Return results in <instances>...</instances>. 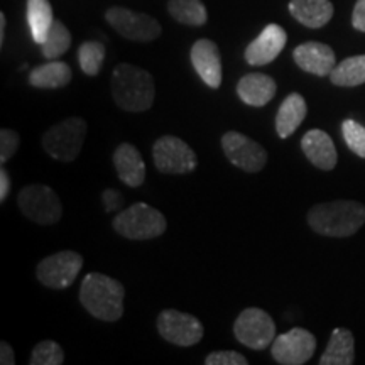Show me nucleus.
<instances>
[{
    "label": "nucleus",
    "instance_id": "obj_34",
    "mask_svg": "<svg viewBox=\"0 0 365 365\" xmlns=\"http://www.w3.org/2000/svg\"><path fill=\"white\" fill-rule=\"evenodd\" d=\"M352 26L360 33H365V0H357L352 14Z\"/></svg>",
    "mask_w": 365,
    "mask_h": 365
},
{
    "label": "nucleus",
    "instance_id": "obj_24",
    "mask_svg": "<svg viewBox=\"0 0 365 365\" xmlns=\"http://www.w3.org/2000/svg\"><path fill=\"white\" fill-rule=\"evenodd\" d=\"M53 22L54 17L49 0H27V24L34 43L39 46L44 43Z\"/></svg>",
    "mask_w": 365,
    "mask_h": 365
},
{
    "label": "nucleus",
    "instance_id": "obj_23",
    "mask_svg": "<svg viewBox=\"0 0 365 365\" xmlns=\"http://www.w3.org/2000/svg\"><path fill=\"white\" fill-rule=\"evenodd\" d=\"M71 81V68L63 61L51 59L46 65L36 66L29 75V85L34 88L54 90L66 86Z\"/></svg>",
    "mask_w": 365,
    "mask_h": 365
},
{
    "label": "nucleus",
    "instance_id": "obj_4",
    "mask_svg": "<svg viewBox=\"0 0 365 365\" xmlns=\"http://www.w3.org/2000/svg\"><path fill=\"white\" fill-rule=\"evenodd\" d=\"M113 230L129 240H150L166 232L168 222L159 210L135 203L120 212L112 222Z\"/></svg>",
    "mask_w": 365,
    "mask_h": 365
},
{
    "label": "nucleus",
    "instance_id": "obj_1",
    "mask_svg": "<svg viewBox=\"0 0 365 365\" xmlns=\"http://www.w3.org/2000/svg\"><path fill=\"white\" fill-rule=\"evenodd\" d=\"M124 298V286L105 274H86L81 282L80 303L91 317L102 322H118L122 318Z\"/></svg>",
    "mask_w": 365,
    "mask_h": 365
},
{
    "label": "nucleus",
    "instance_id": "obj_31",
    "mask_svg": "<svg viewBox=\"0 0 365 365\" xmlns=\"http://www.w3.org/2000/svg\"><path fill=\"white\" fill-rule=\"evenodd\" d=\"M21 145V137L16 130L2 129L0 130V163L6 164L11 161L14 154Z\"/></svg>",
    "mask_w": 365,
    "mask_h": 365
},
{
    "label": "nucleus",
    "instance_id": "obj_19",
    "mask_svg": "<svg viewBox=\"0 0 365 365\" xmlns=\"http://www.w3.org/2000/svg\"><path fill=\"white\" fill-rule=\"evenodd\" d=\"M277 85L274 78L264 73H250V75L242 76L239 85H237V95L242 102L250 107H264L276 95Z\"/></svg>",
    "mask_w": 365,
    "mask_h": 365
},
{
    "label": "nucleus",
    "instance_id": "obj_36",
    "mask_svg": "<svg viewBox=\"0 0 365 365\" xmlns=\"http://www.w3.org/2000/svg\"><path fill=\"white\" fill-rule=\"evenodd\" d=\"M9 191H11V178H9L7 171H0V202H6Z\"/></svg>",
    "mask_w": 365,
    "mask_h": 365
},
{
    "label": "nucleus",
    "instance_id": "obj_22",
    "mask_svg": "<svg viewBox=\"0 0 365 365\" xmlns=\"http://www.w3.org/2000/svg\"><path fill=\"white\" fill-rule=\"evenodd\" d=\"M355 360V340L352 331L346 328L333 330L325 354L319 359V365H352Z\"/></svg>",
    "mask_w": 365,
    "mask_h": 365
},
{
    "label": "nucleus",
    "instance_id": "obj_5",
    "mask_svg": "<svg viewBox=\"0 0 365 365\" xmlns=\"http://www.w3.org/2000/svg\"><path fill=\"white\" fill-rule=\"evenodd\" d=\"M88 125L83 118L70 117L53 125L43 135V148L46 153L58 161H75L83 148Z\"/></svg>",
    "mask_w": 365,
    "mask_h": 365
},
{
    "label": "nucleus",
    "instance_id": "obj_17",
    "mask_svg": "<svg viewBox=\"0 0 365 365\" xmlns=\"http://www.w3.org/2000/svg\"><path fill=\"white\" fill-rule=\"evenodd\" d=\"M301 149H303L304 156L309 159V163L318 170L331 171L339 161L331 137L322 129L308 130L301 139Z\"/></svg>",
    "mask_w": 365,
    "mask_h": 365
},
{
    "label": "nucleus",
    "instance_id": "obj_25",
    "mask_svg": "<svg viewBox=\"0 0 365 365\" xmlns=\"http://www.w3.org/2000/svg\"><path fill=\"white\" fill-rule=\"evenodd\" d=\"M330 80L333 85L345 86V88H352L365 83V54L360 56L346 58L344 61L335 66L331 71Z\"/></svg>",
    "mask_w": 365,
    "mask_h": 365
},
{
    "label": "nucleus",
    "instance_id": "obj_12",
    "mask_svg": "<svg viewBox=\"0 0 365 365\" xmlns=\"http://www.w3.org/2000/svg\"><path fill=\"white\" fill-rule=\"evenodd\" d=\"M222 148L228 161L245 173H259L267 164L266 149L240 132L230 130L223 134Z\"/></svg>",
    "mask_w": 365,
    "mask_h": 365
},
{
    "label": "nucleus",
    "instance_id": "obj_11",
    "mask_svg": "<svg viewBox=\"0 0 365 365\" xmlns=\"http://www.w3.org/2000/svg\"><path fill=\"white\" fill-rule=\"evenodd\" d=\"M158 331L164 340L178 346H191L202 341L205 328L193 314L164 309L158 317Z\"/></svg>",
    "mask_w": 365,
    "mask_h": 365
},
{
    "label": "nucleus",
    "instance_id": "obj_35",
    "mask_svg": "<svg viewBox=\"0 0 365 365\" xmlns=\"http://www.w3.org/2000/svg\"><path fill=\"white\" fill-rule=\"evenodd\" d=\"M0 364L2 365H14L16 364V355H14L12 346L7 341L0 344Z\"/></svg>",
    "mask_w": 365,
    "mask_h": 365
},
{
    "label": "nucleus",
    "instance_id": "obj_6",
    "mask_svg": "<svg viewBox=\"0 0 365 365\" xmlns=\"http://www.w3.org/2000/svg\"><path fill=\"white\" fill-rule=\"evenodd\" d=\"M17 205L24 217L39 225H54L63 217L61 200L46 185H29L22 188L17 196Z\"/></svg>",
    "mask_w": 365,
    "mask_h": 365
},
{
    "label": "nucleus",
    "instance_id": "obj_20",
    "mask_svg": "<svg viewBox=\"0 0 365 365\" xmlns=\"http://www.w3.org/2000/svg\"><path fill=\"white\" fill-rule=\"evenodd\" d=\"M289 12L299 24L319 29L331 21L333 4L330 0H291Z\"/></svg>",
    "mask_w": 365,
    "mask_h": 365
},
{
    "label": "nucleus",
    "instance_id": "obj_14",
    "mask_svg": "<svg viewBox=\"0 0 365 365\" xmlns=\"http://www.w3.org/2000/svg\"><path fill=\"white\" fill-rule=\"evenodd\" d=\"M287 41L286 31L277 24H269L262 33L245 48V61L252 66H264L272 63L284 49Z\"/></svg>",
    "mask_w": 365,
    "mask_h": 365
},
{
    "label": "nucleus",
    "instance_id": "obj_27",
    "mask_svg": "<svg viewBox=\"0 0 365 365\" xmlns=\"http://www.w3.org/2000/svg\"><path fill=\"white\" fill-rule=\"evenodd\" d=\"M71 46V34L61 21H54L46 41L41 44V53L46 59H56L63 56Z\"/></svg>",
    "mask_w": 365,
    "mask_h": 365
},
{
    "label": "nucleus",
    "instance_id": "obj_21",
    "mask_svg": "<svg viewBox=\"0 0 365 365\" xmlns=\"http://www.w3.org/2000/svg\"><path fill=\"white\" fill-rule=\"evenodd\" d=\"M307 100L301 97L299 93L287 95L284 102L281 103L276 115L277 135H279L281 139H287L289 135H293L296 129H298V127L303 124L304 118H307Z\"/></svg>",
    "mask_w": 365,
    "mask_h": 365
},
{
    "label": "nucleus",
    "instance_id": "obj_8",
    "mask_svg": "<svg viewBox=\"0 0 365 365\" xmlns=\"http://www.w3.org/2000/svg\"><path fill=\"white\" fill-rule=\"evenodd\" d=\"M83 267V257L73 250L48 255L38 264L36 276L39 282L49 289H66L76 281Z\"/></svg>",
    "mask_w": 365,
    "mask_h": 365
},
{
    "label": "nucleus",
    "instance_id": "obj_29",
    "mask_svg": "<svg viewBox=\"0 0 365 365\" xmlns=\"http://www.w3.org/2000/svg\"><path fill=\"white\" fill-rule=\"evenodd\" d=\"M65 362V352L61 345L53 340L39 341L31 354V365H61Z\"/></svg>",
    "mask_w": 365,
    "mask_h": 365
},
{
    "label": "nucleus",
    "instance_id": "obj_18",
    "mask_svg": "<svg viewBox=\"0 0 365 365\" xmlns=\"http://www.w3.org/2000/svg\"><path fill=\"white\" fill-rule=\"evenodd\" d=\"M113 166L122 182L130 188H139L145 180V163L135 145L120 144L113 153Z\"/></svg>",
    "mask_w": 365,
    "mask_h": 365
},
{
    "label": "nucleus",
    "instance_id": "obj_16",
    "mask_svg": "<svg viewBox=\"0 0 365 365\" xmlns=\"http://www.w3.org/2000/svg\"><path fill=\"white\" fill-rule=\"evenodd\" d=\"M293 58L301 70L317 76H328L336 66V58L328 44L309 41L294 49Z\"/></svg>",
    "mask_w": 365,
    "mask_h": 365
},
{
    "label": "nucleus",
    "instance_id": "obj_15",
    "mask_svg": "<svg viewBox=\"0 0 365 365\" xmlns=\"http://www.w3.org/2000/svg\"><path fill=\"white\" fill-rule=\"evenodd\" d=\"M191 65L200 78L210 88L217 90L222 85V58L218 46L210 39H198L191 48Z\"/></svg>",
    "mask_w": 365,
    "mask_h": 365
},
{
    "label": "nucleus",
    "instance_id": "obj_13",
    "mask_svg": "<svg viewBox=\"0 0 365 365\" xmlns=\"http://www.w3.org/2000/svg\"><path fill=\"white\" fill-rule=\"evenodd\" d=\"M317 350V339L304 328L281 333L271 345L272 359L281 365H303L309 362Z\"/></svg>",
    "mask_w": 365,
    "mask_h": 365
},
{
    "label": "nucleus",
    "instance_id": "obj_37",
    "mask_svg": "<svg viewBox=\"0 0 365 365\" xmlns=\"http://www.w3.org/2000/svg\"><path fill=\"white\" fill-rule=\"evenodd\" d=\"M6 14L0 12V46L4 44V39H6Z\"/></svg>",
    "mask_w": 365,
    "mask_h": 365
},
{
    "label": "nucleus",
    "instance_id": "obj_9",
    "mask_svg": "<svg viewBox=\"0 0 365 365\" xmlns=\"http://www.w3.org/2000/svg\"><path fill=\"white\" fill-rule=\"evenodd\" d=\"M234 335L242 345L252 350H264L276 339V325L271 314L264 309L247 308L235 319Z\"/></svg>",
    "mask_w": 365,
    "mask_h": 365
},
{
    "label": "nucleus",
    "instance_id": "obj_2",
    "mask_svg": "<svg viewBox=\"0 0 365 365\" xmlns=\"http://www.w3.org/2000/svg\"><path fill=\"white\" fill-rule=\"evenodd\" d=\"M112 97L122 110L145 112L153 107L156 86L149 71L120 63L112 73Z\"/></svg>",
    "mask_w": 365,
    "mask_h": 365
},
{
    "label": "nucleus",
    "instance_id": "obj_7",
    "mask_svg": "<svg viewBox=\"0 0 365 365\" xmlns=\"http://www.w3.org/2000/svg\"><path fill=\"white\" fill-rule=\"evenodd\" d=\"M153 159L164 175H188L198 166L195 150L175 135H164L154 143Z\"/></svg>",
    "mask_w": 365,
    "mask_h": 365
},
{
    "label": "nucleus",
    "instance_id": "obj_28",
    "mask_svg": "<svg viewBox=\"0 0 365 365\" xmlns=\"http://www.w3.org/2000/svg\"><path fill=\"white\" fill-rule=\"evenodd\" d=\"M105 59V46L98 41H88L83 43L78 49V61L80 68L85 75L97 76L102 70Z\"/></svg>",
    "mask_w": 365,
    "mask_h": 365
},
{
    "label": "nucleus",
    "instance_id": "obj_32",
    "mask_svg": "<svg viewBox=\"0 0 365 365\" xmlns=\"http://www.w3.org/2000/svg\"><path fill=\"white\" fill-rule=\"evenodd\" d=\"M207 365H247L249 360L234 350H223V352H213L205 359Z\"/></svg>",
    "mask_w": 365,
    "mask_h": 365
},
{
    "label": "nucleus",
    "instance_id": "obj_30",
    "mask_svg": "<svg viewBox=\"0 0 365 365\" xmlns=\"http://www.w3.org/2000/svg\"><path fill=\"white\" fill-rule=\"evenodd\" d=\"M341 135H344L345 144L354 154L365 159V127L359 122L346 118L341 124Z\"/></svg>",
    "mask_w": 365,
    "mask_h": 365
},
{
    "label": "nucleus",
    "instance_id": "obj_10",
    "mask_svg": "<svg viewBox=\"0 0 365 365\" xmlns=\"http://www.w3.org/2000/svg\"><path fill=\"white\" fill-rule=\"evenodd\" d=\"M105 19L122 38L137 43H149L161 36V24L148 14L134 12L125 7H110L105 12Z\"/></svg>",
    "mask_w": 365,
    "mask_h": 365
},
{
    "label": "nucleus",
    "instance_id": "obj_3",
    "mask_svg": "<svg viewBox=\"0 0 365 365\" xmlns=\"http://www.w3.org/2000/svg\"><path fill=\"white\" fill-rule=\"evenodd\" d=\"M308 225L319 235L350 237L365 223V207L359 202H339L314 205L308 212Z\"/></svg>",
    "mask_w": 365,
    "mask_h": 365
},
{
    "label": "nucleus",
    "instance_id": "obj_26",
    "mask_svg": "<svg viewBox=\"0 0 365 365\" xmlns=\"http://www.w3.org/2000/svg\"><path fill=\"white\" fill-rule=\"evenodd\" d=\"M168 12L171 17L185 26H203L208 21L207 7L202 0H170Z\"/></svg>",
    "mask_w": 365,
    "mask_h": 365
},
{
    "label": "nucleus",
    "instance_id": "obj_33",
    "mask_svg": "<svg viewBox=\"0 0 365 365\" xmlns=\"http://www.w3.org/2000/svg\"><path fill=\"white\" fill-rule=\"evenodd\" d=\"M102 202L105 207V212H115L122 207V195L115 190H105L102 193Z\"/></svg>",
    "mask_w": 365,
    "mask_h": 365
}]
</instances>
